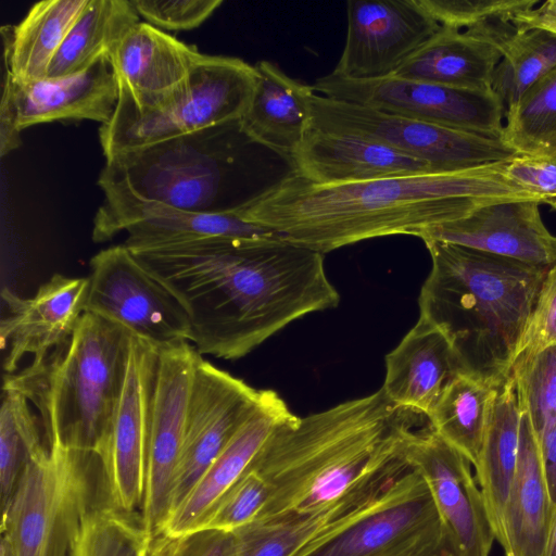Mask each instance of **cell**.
Segmentation results:
<instances>
[{
    "label": "cell",
    "mask_w": 556,
    "mask_h": 556,
    "mask_svg": "<svg viewBox=\"0 0 556 556\" xmlns=\"http://www.w3.org/2000/svg\"><path fill=\"white\" fill-rule=\"evenodd\" d=\"M235 533L201 530L169 539L159 536L157 556H236Z\"/></svg>",
    "instance_id": "43"
},
{
    "label": "cell",
    "mask_w": 556,
    "mask_h": 556,
    "mask_svg": "<svg viewBox=\"0 0 556 556\" xmlns=\"http://www.w3.org/2000/svg\"><path fill=\"white\" fill-rule=\"evenodd\" d=\"M541 556H556V509L547 536V541Z\"/></svg>",
    "instance_id": "47"
},
{
    "label": "cell",
    "mask_w": 556,
    "mask_h": 556,
    "mask_svg": "<svg viewBox=\"0 0 556 556\" xmlns=\"http://www.w3.org/2000/svg\"><path fill=\"white\" fill-rule=\"evenodd\" d=\"M548 345H556V264L547 270L515 359Z\"/></svg>",
    "instance_id": "41"
},
{
    "label": "cell",
    "mask_w": 556,
    "mask_h": 556,
    "mask_svg": "<svg viewBox=\"0 0 556 556\" xmlns=\"http://www.w3.org/2000/svg\"><path fill=\"white\" fill-rule=\"evenodd\" d=\"M257 70L242 59L202 54L187 87L165 106L138 111L117 101L99 128L106 159L242 117L253 96Z\"/></svg>",
    "instance_id": "7"
},
{
    "label": "cell",
    "mask_w": 556,
    "mask_h": 556,
    "mask_svg": "<svg viewBox=\"0 0 556 556\" xmlns=\"http://www.w3.org/2000/svg\"><path fill=\"white\" fill-rule=\"evenodd\" d=\"M132 252L181 302L190 343L202 356L241 358L292 321L340 302L324 254L280 236L210 238Z\"/></svg>",
    "instance_id": "1"
},
{
    "label": "cell",
    "mask_w": 556,
    "mask_h": 556,
    "mask_svg": "<svg viewBox=\"0 0 556 556\" xmlns=\"http://www.w3.org/2000/svg\"><path fill=\"white\" fill-rule=\"evenodd\" d=\"M465 374L448 339L419 316L415 326L386 356L381 389L395 405L429 416L448 383Z\"/></svg>",
    "instance_id": "25"
},
{
    "label": "cell",
    "mask_w": 556,
    "mask_h": 556,
    "mask_svg": "<svg viewBox=\"0 0 556 556\" xmlns=\"http://www.w3.org/2000/svg\"><path fill=\"white\" fill-rule=\"evenodd\" d=\"M131 334L85 313L71 339L45 359L4 375L38 413L49 446L99 454L116 413Z\"/></svg>",
    "instance_id": "6"
},
{
    "label": "cell",
    "mask_w": 556,
    "mask_h": 556,
    "mask_svg": "<svg viewBox=\"0 0 556 556\" xmlns=\"http://www.w3.org/2000/svg\"><path fill=\"white\" fill-rule=\"evenodd\" d=\"M500 49L472 29L442 27L392 75L465 89H492Z\"/></svg>",
    "instance_id": "28"
},
{
    "label": "cell",
    "mask_w": 556,
    "mask_h": 556,
    "mask_svg": "<svg viewBox=\"0 0 556 556\" xmlns=\"http://www.w3.org/2000/svg\"><path fill=\"white\" fill-rule=\"evenodd\" d=\"M140 16L130 0H90L54 55L47 77L86 71L109 58Z\"/></svg>",
    "instance_id": "31"
},
{
    "label": "cell",
    "mask_w": 556,
    "mask_h": 556,
    "mask_svg": "<svg viewBox=\"0 0 556 556\" xmlns=\"http://www.w3.org/2000/svg\"><path fill=\"white\" fill-rule=\"evenodd\" d=\"M392 556H457L452 549L446 535L427 539Z\"/></svg>",
    "instance_id": "46"
},
{
    "label": "cell",
    "mask_w": 556,
    "mask_h": 556,
    "mask_svg": "<svg viewBox=\"0 0 556 556\" xmlns=\"http://www.w3.org/2000/svg\"><path fill=\"white\" fill-rule=\"evenodd\" d=\"M405 457L424 477L454 553L489 556L495 534L470 462L429 425L410 434Z\"/></svg>",
    "instance_id": "16"
},
{
    "label": "cell",
    "mask_w": 556,
    "mask_h": 556,
    "mask_svg": "<svg viewBox=\"0 0 556 556\" xmlns=\"http://www.w3.org/2000/svg\"><path fill=\"white\" fill-rule=\"evenodd\" d=\"M30 403L18 391L2 386L0 408L1 509L10 502L25 464L48 445ZM42 428V427H41Z\"/></svg>",
    "instance_id": "35"
},
{
    "label": "cell",
    "mask_w": 556,
    "mask_h": 556,
    "mask_svg": "<svg viewBox=\"0 0 556 556\" xmlns=\"http://www.w3.org/2000/svg\"><path fill=\"white\" fill-rule=\"evenodd\" d=\"M521 409L515 383L508 377L497 387L492 414L476 468L495 540L501 539L502 516L515 475Z\"/></svg>",
    "instance_id": "30"
},
{
    "label": "cell",
    "mask_w": 556,
    "mask_h": 556,
    "mask_svg": "<svg viewBox=\"0 0 556 556\" xmlns=\"http://www.w3.org/2000/svg\"><path fill=\"white\" fill-rule=\"evenodd\" d=\"M157 539L143 527L140 515L102 503L83 516L68 556H157Z\"/></svg>",
    "instance_id": "34"
},
{
    "label": "cell",
    "mask_w": 556,
    "mask_h": 556,
    "mask_svg": "<svg viewBox=\"0 0 556 556\" xmlns=\"http://www.w3.org/2000/svg\"><path fill=\"white\" fill-rule=\"evenodd\" d=\"M202 54L195 46L138 22L110 55L119 86L118 101L138 111L165 106L185 90Z\"/></svg>",
    "instance_id": "20"
},
{
    "label": "cell",
    "mask_w": 556,
    "mask_h": 556,
    "mask_svg": "<svg viewBox=\"0 0 556 556\" xmlns=\"http://www.w3.org/2000/svg\"><path fill=\"white\" fill-rule=\"evenodd\" d=\"M262 394L263 390L251 387L199 355L189 391L184 443L173 481L169 514L187 497L251 417Z\"/></svg>",
    "instance_id": "13"
},
{
    "label": "cell",
    "mask_w": 556,
    "mask_h": 556,
    "mask_svg": "<svg viewBox=\"0 0 556 556\" xmlns=\"http://www.w3.org/2000/svg\"><path fill=\"white\" fill-rule=\"evenodd\" d=\"M256 86L240 123L254 141L290 160L312 130L313 86L288 76L269 61H260Z\"/></svg>",
    "instance_id": "26"
},
{
    "label": "cell",
    "mask_w": 556,
    "mask_h": 556,
    "mask_svg": "<svg viewBox=\"0 0 556 556\" xmlns=\"http://www.w3.org/2000/svg\"><path fill=\"white\" fill-rule=\"evenodd\" d=\"M0 556H14L13 548L4 536H1V552Z\"/></svg>",
    "instance_id": "48"
},
{
    "label": "cell",
    "mask_w": 556,
    "mask_h": 556,
    "mask_svg": "<svg viewBox=\"0 0 556 556\" xmlns=\"http://www.w3.org/2000/svg\"><path fill=\"white\" fill-rule=\"evenodd\" d=\"M295 174L317 185L357 184L441 173L426 161L351 135L312 129L293 157Z\"/></svg>",
    "instance_id": "23"
},
{
    "label": "cell",
    "mask_w": 556,
    "mask_h": 556,
    "mask_svg": "<svg viewBox=\"0 0 556 556\" xmlns=\"http://www.w3.org/2000/svg\"><path fill=\"white\" fill-rule=\"evenodd\" d=\"M502 59L495 67L492 90L506 112L556 66V36L542 29H518L500 45Z\"/></svg>",
    "instance_id": "33"
},
{
    "label": "cell",
    "mask_w": 556,
    "mask_h": 556,
    "mask_svg": "<svg viewBox=\"0 0 556 556\" xmlns=\"http://www.w3.org/2000/svg\"><path fill=\"white\" fill-rule=\"evenodd\" d=\"M506 175L542 204L556 210V161L521 154L507 162Z\"/></svg>",
    "instance_id": "42"
},
{
    "label": "cell",
    "mask_w": 556,
    "mask_h": 556,
    "mask_svg": "<svg viewBox=\"0 0 556 556\" xmlns=\"http://www.w3.org/2000/svg\"><path fill=\"white\" fill-rule=\"evenodd\" d=\"M424 242L431 270L420 290L419 316L448 339L465 374L497 388L509 377L548 268Z\"/></svg>",
    "instance_id": "5"
},
{
    "label": "cell",
    "mask_w": 556,
    "mask_h": 556,
    "mask_svg": "<svg viewBox=\"0 0 556 556\" xmlns=\"http://www.w3.org/2000/svg\"><path fill=\"white\" fill-rule=\"evenodd\" d=\"M321 96L444 127L503 138L506 108L492 89H465L389 76L348 79L332 73L313 85Z\"/></svg>",
    "instance_id": "11"
},
{
    "label": "cell",
    "mask_w": 556,
    "mask_h": 556,
    "mask_svg": "<svg viewBox=\"0 0 556 556\" xmlns=\"http://www.w3.org/2000/svg\"><path fill=\"white\" fill-rule=\"evenodd\" d=\"M507 162L343 185H317L293 173L239 214L321 254L379 237H419L486 204H542L507 177Z\"/></svg>",
    "instance_id": "2"
},
{
    "label": "cell",
    "mask_w": 556,
    "mask_h": 556,
    "mask_svg": "<svg viewBox=\"0 0 556 556\" xmlns=\"http://www.w3.org/2000/svg\"><path fill=\"white\" fill-rule=\"evenodd\" d=\"M540 204L533 199L486 204L462 218L429 228L418 238L549 268L556 264V236L544 225Z\"/></svg>",
    "instance_id": "21"
},
{
    "label": "cell",
    "mask_w": 556,
    "mask_h": 556,
    "mask_svg": "<svg viewBox=\"0 0 556 556\" xmlns=\"http://www.w3.org/2000/svg\"><path fill=\"white\" fill-rule=\"evenodd\" d=\"M267 500L268 491L265 483L252 469L248 468L198 531L217 530L233 533L251 523Z\"/></svg>",
    "instance_id": "38"
},
{
    "label": "cell",
    "mask_w": 556,
    "mask_h": 556,
    "mask_svg": "<svg viewBox=\"0 0 556 556\" xmlns=\"http://www.w3.org/2000/svg\"><path fill=\"white\" fill-rule=\"evenodd\" d=\"M409 466L406 458L332 505L271 525H248L233 532L236 556H300L363 517Z\"/></svg>",
    "instance_id": "24"
},
{
    "label": "cell",
    "mask_w": 556,
    "mask_h": 556,
    "mask_svg": "<svg viewBox=\"0 0 556 556\" xmlns=\"http://www.w3.org/2000/svg\"><path fill=\"white\" fill-rule=\"evenodd\" d=\"M89 267L87 313L156 349L190 342V320L181 302L124 243L99 251Z\"/></svg>",
    "instance_id": "10"
},
{
    "label": "cell",
    "mask_w": 556,
    "mask_h": 556,
    "mask_svg": "<svg viewBox=\"0 0 556 556\" xmlns=\"http://www.w3.org/2000/svg\"><path fill=\"white\" fill-rule=\"evenodd\" d=\"M89 1H40L18 24L2 26L4 73L18 80L46 78L60 46Z\"/></svg>",
    "instance_id": "29"
},
{
    "label": "cell",
    "mask_w": 556,
    "mask_h": 556,
    "mask_svg": "<svg viewBox=\"0 0 556 556\" xmlns=\"http://www.w3.org/2000/svg\"><path fill=\"white\" fill-rule=\"evenodd\" d=\"M382 389L306 417L293 415L270 433L252 464L268 500L249 525L314 514L387 472L405 457L421 418Z\"/></svg>",
    "instance_id": "3"
},
{
    "label": "cell",
    "mask_w": 556,
    "mask_h": 556,
    "mask_svg": "<svg viewBox=\"0 0 556 556\" xmlns=\"http://www.w3.org/2000/svg\"><path fill=\"white\" fill-rule=\"evenodd\" d=\"M88 277L54 274L30 298L3 288L1 298L8 315L0 321L3 370L14 374L25 356L45 359L64 345L86 313Z\"/></svg>",
    "instance_id": "19"
},
{
    "label": "cell",
    "mask_w": 556,
    "mask_h": 556,
    "mask_svg": "<svg viewBox=\"0 0 556 556\" xmlns=\"http://www.w3.org/2000/svg\"><path fill=\"white\" fill-rule=\"evenodd\" d=\"M312 129L369 139L440 172H453L521 155L503 138L455 129L315 93Z\"/></svg>",
    "instance_id": "9"
},
{
    "label": "cell",
    "mask_w": 556,
    "mask_h": 556,
    "mask_svg": "<svg viewBox=\"0 0 556 556\" xmlns=\"http://www.w3.org/2000/svg\"><path fill=\"white\" fill-rule=\"evenodd\" d=\"M422 8L442 26L470 28L492 20H508L533 9L538 0H419Z\"/></svg>",
    "instance_id": "39"
},
{
    "label": "cell",
    "mask_w": 556,
    "mask_h": 556,
    "mask_svg": "<svg viewBox=\"0 0 556 556\" xmlns=\"http://www.w3.org/2000/svg\"><path fill=\"white\" fill-rule=\"evenodd\" d=\"M510 22L518 29H542L556 36V0L514 14Z\"/></svg>",
    "instance_id": "44"
},
{
    "label": "cell",
    "mask_w": 556,
    "mask_h": 556,
    "mask_svg": "<svg viewBox=\"0 0 556 556\" xmlns=\"http://www.w3.org/2000/svg\"><path fill=\"white\" fill-rule=\"evenodd\" d=\"M295 173L254 141L240 119L105 160L98 212L153 203L193 213H239Z\"/></svg>",
    "instance_id": "4"
},
{
    "label": "cell",
    "mask_w": 556,
    "mask_h": 556,
    "mask_svg": "<svg viewBox=\"0 0 556 556\" xmlns=\"http://www.w3.org/2000/svg\"><path fill=\"white\" fill-rule=\"evenodd\" d=\"M442 534L431 492L409 464L363 517L300 556H392Z\"/></svg>",
    "instance_id": "18"
},
{
    "label": "cell",
    "mask_w": 556,
    "mask_h": 556,
    "mask_svg": "<svg viewBox=\"0 0 556 556\" xmlns=\"http://www.w3.org/2000/svg\"><path fill=\"white\" fill-rule=\"evenodd\" d=\"M536 441L551 498L556 505V420Z\"/></svg>",
    "instance_id": "45"
},
{
    "label": "cell",
    "mask_w": 556,
    "mask_h": 556,
    "mask_svg": "<svg viewBox=\"0 0 556 556\" xmlns=\"http://www.w3.org/2000/svg\"><path fill=\"white\" fill-rule=\"evenodd\" d=\"M200 353L190 342L157 349L146 490L140 519L159 538L168 517L194 366Z\"/></svg>",
    "instance_id": "15"
},
{
    "label": "cell",
    "mask_w": 556,
    "mask_h": 556,
    "mask_svg": "<svg viewBox=\"0 0 556 556\" xmlns=\"http://www.w3.org/2000/svg\"><path fill=\"white\" fill-rule=\"evenodd\" d=\"M504 141L523 155L556 161V66L506 112Z\"/></svg>",
    "instance_id": "36"
},
{
    "label": "cell",
    "mask_w": 556,
    "mask_h": 556,
    "mask_svg": "<svg viewBox=\"0 0 556 556\" xmlns=\"http://www.w3.org/2000/svg\"><path fill=\"white\" fill-rule=\"evenodd\" d=\"M509 377L538 439L556 420V345L515 359Z\"/></svg>",
    "instance_id": "37"
},
{
    "label": "cell",
    "mask_w": 556,
    "mask_h": 556,
    "mask_svg": "<svg viewBox=\"0 0 556 556\" xmlns=\"http://www.w3.org/2000/svg\"><path fill=\"white\" fill-rule=\"evenodd\" d=\"M156 361L157 349L131 336L116 413L96 455L103 503L126 514H140L144 497Z\"/></svg>",
    "instance_id": "12"
},
{
    "label": "cell",
    "mask_w": 556,
    "mask_h": 556,
    "mask_svg": "<svg viewBox=\"0 0 556 556\" xmlns=\"http://www.w3.org/2000/svg\"><path fill=\"white\" fill-rule=\"evenodd\" d=\"M97 456L49 446L24 466L2 511L1 536L14 556H67L83 516L91 506L90 476Z\"/></svg>",
    "instance_id": "8"
},
{
    "label": "cell",
    "mask_w": 556,
    "mask_h": 556,
    "mask_svg": "<svg viewBox=\"0 0 556 556\" xmlns=\"http://www.w3.org/2000/svg\"><path fill=\"white\" fill-rule=\"evenodd\" d=\"M140 17L163 30L199 27L223 3L222 0H130Z\"/></svg>",
    "instance_id": "40"
},
{
    "label": "cell",
    "mask_w": 556,
    "mask_h": 556,
    "mask_svg": "<svg viewBox=\"0 0 556 556\" xmlns=\"http://www.w3.org/2000/svg\"><path fill=\"white\" fill-rule=\"evenodd\" d=\"M119 94L109 58L64 77L18 80L4 73L0 101V155L17 149L21 132L37 124L93 121L108 124Z\"/></svg>",
    "instance_id": "14"
},
{
    "label": "cell",
    "mask_w": 556,
    "mask_h": 556,
    "mask_svg": "<svg viewBox=\"0 0 556 556\" xmlns=\"http://www.w3.org/2000/svg\"><path fill=\"white\" fill-rule=\"evenodd\" d=\"M345 46L333 75L356 80L392 76L440 29L419 0H350Z\"/></svg>",
    "instance_id": "17"
},
{
    "label": "cell",
    "mask_w": 556,
    "mask_h": 556,
    "mask_svg": "<svg viewBox=\"0 0 556 556\" xmlns=\"http://www.w3.org/2000/svg\"><path fill=\"white\" fill-rule=\"evenodd\" d=\"M556 505L551 498L536 438L521 413L515 475L505 502L498 543L506 556H541Z\"/></svg>",
    "instance_id": "27"
},
{
    "label": "cell",
    "mask_w": 556,
    "mask_h": 556,
    "mask_svg": "<svg viewBox=\"0 0 556 556\" xmlns=\"http://www.w3.org/2000/svg\"><path fill=\"white\" fill-rule=\"evenodd\" d=\"M292 416L276 391L263 390L254 413L201 476L187 497L169 514L160 536L175 539L198 531L224 495L248 470L275 428Z\"/></svg>",
    "instance_id": "22"
},
{
    "label": "cell",
    "mask_w": 556,
    "mask_h": 556,
    "mask_svg": "<svg viewBox=\"0 0 556 556\" xmlns=\"http://www.w3.org/2000/svg\"><path fill=\"white\" fill-rule=\"evenodd\" d=\"M497 388L460 374L427 417L429 426L475 467L490 422Z\"/></svg>",
    "instance_id": "32"
}]
</instances>
